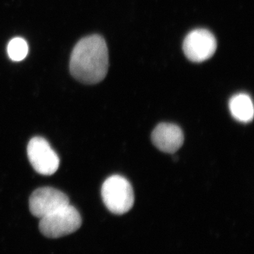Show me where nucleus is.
Masks as SVG:
<instances>
[{
    "mask_svg": "<svg viewBox=\"0 0 254 254\" xmlns=\"http://www.w3.org/2000/svg\"><path fill=\"white\" fill-rule=\"evenodd\" d=\"M109 66V55L104 38L92 35L76 43L70 58L71 76L85 84H95L106 76Z\"/></svg>",
    "mask_w": 254,
    "mask_h": 254,
    "instance_id": "f257e3e1",
    "label": "nucleus"
},
{
    "mask_svg": "<svg viewBox=\"0 0 254 254\" xmlns=\"http://www.w3.org/2000/svg\"><path fill=\"white\" fill-rule=\"evenodd\" d=\"M101 195L106 208L115 215H123L129 211L134 203L131 184L120 175H113L105 180Z\"/></svg>",
    "mask_w": 254,
    "mask_h": 254,
    "instance_id": "f03ea898",
    "label": "nucleus"
},
{
    "mask_svg": "<svg viewBox=\"0 0 254 254\" xmlns=\"http://www.w3.org/2000/svg\"><path fill=\"white\" fill-rule=\"evenodd\" d=\"M81 224V215L68 204L40 219L39 230L44 236L57 239L73 233Z\"/></svg>",
    "mask_w": 254,
    "mask_h": 254,
    "instance_id": "7ed1b4c3",
    "label": "nucleus"
},
{
    "mask_svg": "<svg viewBox=\"0 0 254 254\" xmlns=\"http://www.w3.org/2000/svg\"><path fill=\"white\" fill-rule=\"evenodd\" d=\"M216 50V38L211 32L203 28L190 31L184 41V53L193 63L206 61L213 56Z\"/></svg>",
    "mask_w": 254,
    "mask_h": 254,
    "instance_id": "20e7f679",
    "label": "nucleus"
},
{
    "mask_svg": "<svg viewBox=\"0 0 254 254\" xmlns=\"http://www.w3.org/2000/svg\"><path fill=\"white\" fill-rule=\"evenodd\" d=\"M27 153L32 167L41 175H53L59 168V157L44 138H32L28 143Z\"/></svg>",
    "mask_w": 254,
    "mask_h": 254,
    "instance_id": "39448f33",
    "label": "nucleus"
},
{
    "mask_svg": "<svg viewBox=\"0 0 254 254\" xmlns=\"http://www.w3.org/2000/svg\"><path fill=\"white\" fill-rule=\"evenodd\" d=\"M68 204L67 195L51 187L38 189L33 191L29 199L30 211L33 216L40 219Z\"/></svg>",
    "mask_w": 254,
    "mask_h": 254,
    "instance_id": "423d86ee",
    "label": "nucleus"
},
{
    "mask_svg": "<svg viewBox=\"0 0 254 254\" xmlns=\"http://www.w3.org/2000/svg\"><path fill=\"white\" fill-rule=\"evenodd\" d=\"M152 142L160 151L174 153L183 145V131L180 127L170 123H161L152 133Z\"/></svg>",
    "mask_w": 254,
    "mask_h": 254,
    "instance_id": "0eeeda50",
    "label": "nucleus"
},
{
    "mask_svg": "<svg viewBox=\"0 0 254 254\" xmlns=\"http://www.w3.org/2000/svg\"><path fill=\"white\" fill-rule=\"evenodd\" d=\"M229 109L232 116L240 123H248L253 120V101L247 93L233 95L229 101Z\"/></svg>",
    "mask_w": 254,
    "mask_h": 254,
    "instance_id": "6e6552de",
    "label": "nucleus"
},
{
    "mask_svg": "<svg viewBox=\"0 0 254 254\" xmlns=\"http://www.w3.org/2000/svg\"><path fill=\"white\" fill-rule=\"evenodd\" d=\"M10 59L14 62L22 61L28 53L27 42L22 38H14L10 41L7 47Z\"/></svg>",
    "mask_w": 254,
    "mask_h": 254,
    "instance_id": "1a4fd4ad",
    "label": "nucleus"
}]
</instances>
